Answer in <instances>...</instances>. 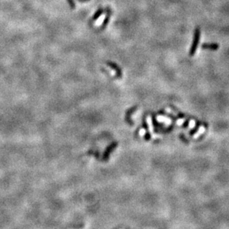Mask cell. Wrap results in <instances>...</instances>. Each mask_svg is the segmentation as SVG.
I'll list each match as a JSON object with an SVG mask.
<instances>
[{
  "instance_id": "cell-1",
  "label": "cell",
  "mask_w": 229,
  "mask_h": 229,
  "mask_svg": "<svg viewBox=\"0 0 229 229\" xmlns=\"http://www.w3.org/2000/svg\"><path fill=\"white\" fill-rule=\"evenodd\" d=\"M199 39H200V29L199 28H196L195 30V33H194L193 44H192L190 50V56H194V54H195L196 51L197 46H198L199 45Z\"/></svg>"
},
{
  "instance_id": "cell-2",
  "label": "cell",
  "mask_w": 229,
  "mask_h": 229,
  "mask_svg": "<svg viewBox=\"0 0 229 229\" xmlns=\"http://www.w3.org/2000/svg\"><path fill=\"white\" fill-rule=\"evenodd\" d=\"M202 48L203 49L217 50L219 48V45L217 43H204L202 45Z\"/></svg>"
},
{
  "instance_id": "cell-3",
  "label": "cell",
  "mask_w": 229,
  "mask_h": 229,
  "mask_svg": "<svg viewBox=\"0 0 229 229\" xmlns=\"http://www.w3.org/2000/svg\"><path fill=\"white\" fill-rule=\"evenodd\" d=\"M104 10L103 8H99L98 10L97 11H96V13H95V15H94L93 20H95V19H97L98 18V17H100V15H101V14H104Z\"/></svg>"
},
{
  "instance_id": "cell-4",
  "label": "cell",
  "mask_w": 229,
  "mask_h": 229,
  "mask_svg": "<svg viewBox=\"0 0 229 229\" xmlns=\"http://www.w3.org/2000/svg\"><path fill=\"white\" fill-rule=\"evenodd\" d=\"M67 2H68V5H69L70 8H71V9H74L75 8V1L74 0H66Z\"/></svg>"
},
{
  "instance_id": "cell-5",
  "label": "cell",
  "mask_w": 229,
  "mask_h": 229,
  "mask_svg": "<svg viewBox=\"0 0 229 229\" xmlns=\"http://www.w3.org/2000/svg\"><path fill=\"white\" fill-rule=\"evenodd\" d=\"M78 1H79V2H86V0H78Z\"/></svg>"
},
{
  "instance_id": "cell-6",
  "label": "cell",
  "mask_w": 229,
  "mask_h": 229,
  "mask_svg": "<svg viewBox=\"0 0 229 229\" xmlns=\"http://www.w3.org/2000/svg\"><path fill=\"white\" fill-rule=\"evenodd\" d=\"M86 2H88V1H89V0H86Z\"/></svg>"
}]
</instances>
